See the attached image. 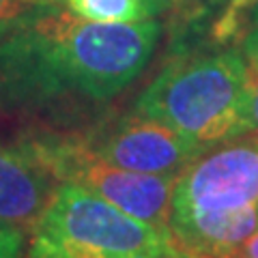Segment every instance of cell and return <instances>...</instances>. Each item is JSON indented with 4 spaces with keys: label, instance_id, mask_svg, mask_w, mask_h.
Instances as JSON below:
<instances>
[{
    "label": "cell",
    "instance_id": "5b68a950",
    "mask_svg": "<svg viewBox=\"0 0 258 258\" xmlns=\"http://www.w3.org/2000/svg\"><path fill=\"white\" fill-rule=\"evenodd\" d=\"M60 183H74L101 196L120 211L170 232L176 176L112 166L93 155L78 134L30 132L20 140Z\"/></svg>",
    "mask_w": 258,
    "mask_h": 258
},
{
    "label": "cell",
    "instance_id": "30bf717a",
    "mask_svg": "<svg viewBox=\"0 0 258 258\" xmlns=\"http://www.w3.org/2000/svg\"><path fill=\"white\" fill-rule=\"evenodd\" d=\"M247 82H245V106H243V129L258 132V58H245Z\"/></svg>",
    "mask_w": 258,
    "mask_h": 258
},
{
    "label": "cell",
    "instance_id": "8992f818",
    "mask_svg": "<svg viewBox=\"0 0 258 258\" xmlns=\"http://www.w3.org/2000/svg\"><path fill=\"white\" fill-rule=\"evenodd\" d=\"M80 138L93 155L112 166L161 176H179L207 149L170 125L134 110Z\"/></svg>",
    "mask_w": 258,
    "mask_h": 258
},
{
    "label": "cell",
    "instance_id": "277c9868",
    "mask_svg": "<svg viewBox=\"0 0 258 258\" xmlns=\"http://www.w3.org/2000/svg\"><path fill=\"white\" fill-rule=\"evenodd\" d=\"M30 243L58 258H174L181 249L172 232L74 183L58 185Z\"/></svg>",
    "mask_w": 258,
    "mask_h": 258
},
{
    "label": "cell",
    "instance_id": "6da1fadb",
    "mask_svg": "<svg viewBox=\"0 0 258 258\" xmlns=\"http://www.w3.org/2000/svg\"><path fill=\"white\" fill-rule=\"evenodd\" d=\"M159 37L153 18L88 22L62 0H43L0 37V108L32 114L64 101L106 103L149 67Z\"/></svg>",
    "mask_w": 258,
    "mask_h": 258
},
{
    "label": "cell",
    "instance_id": "5bb4252c",
    "mask_svg": "<svg viewBox=\"0 0 258 258\" xmlns=\"http://www.w3.org/2000/svg\"><path fill=\"white\" fill-rule=\"evenodd\" d=\"M232 258H258V230H254L252 235L241 243V247L237 249Z\"/></svg>",
    "mask_w": 258,
    "mask_h": 258
},
{
    "label": "cell",
    "instance_id": "9a60e30c",
    "mask_svg": "<svg viewBox=\"0 0 258 258\" xmlns=\"http://www.w3.org/2000/svg\"><path fill=\"white\" fill-rule=\"evenodd\" d=\"M24 258H58V256H52V254H47V252H43V249H39L37 245H32V243H30L28 252L24 254Z\"/></svg>",
    "mask_w": 258,
    "mask_h": 258
},
{
    "label": "cell",
    "instance_id": "3957f363",
    "mask_svg": "<svg viewBox=\"0 0 258 258\" xmlns=\"http://www.w3.org/2000/svg\"><path fill=\"white\" fill-rule=\"evenodd\" d=\"M245 82L247 64L239 47L176 58L140 93L134 112L211 147L245 134Z\"/></svg>",
    "mask_w": 258,
    "mask_h": 258
},
{
    "label": "cell",
    "instance_id": "52a82bcc",
    "mask_svg": "<svg viewBox=\"0 0 258 258\" xmlns=\"http://www.w3.org/2000/svg\"><path fill=\"white\" fill-rule=\"evenodd\" d=\"M58 185L60 181L22 142L0 140V224L32 232Z\"/></svg>",
    "mask_w": 258,
    "mask_h": 258
},
{
    "label": "cell",
    "instance_id": "7c38bea8",
    "mask_svg": "<svg viewBox=\"0 0 258 258\" xmlns=\"http://www.w3.org/2000/svg\"><path fill=\"white\" fill-rule=\"evenodd\" d=\"M26 232L9 224H0V258H24Z\"/></svg>",
    "mask_w": 258,
    "mask_h": 258
},
{
    "label": "cell",
    "instance_id": "2e32d148",
    "mask_svg": "<svg viewBox=\"0 0 258 258\" xmlns=\"http://www.w3.org/2000/svg\"><path fill=\"white\" fill-rule=\"evenodd\" d=\"M174 258H198V256H194V254H189V252H185V249L181 247V249H179V254H176Z\"/></svg>",
    "mask_w": 258,
    "mask_h": 258
},
{
    "label": "cell",
    "instance_id": "7a4b0ae2",
    "mask_svg": "<svg viewBox=\"0 0 258 258\" xmlns=\"http://www.w3.org/2000/svg\"><path fill=\"white\" fill-rule=\"evenodd\" d=\"M258 230V132L207 147L176 176L174 241L198 258H232Z\"/></svg>",
    "mask_w": 258,
    "mask_h": 258
},
{
    "label": "cell",
    "instance_id": "4fadbf2b",
    "mask_svg": "<svg viewBox=\"0 0 258 258\" xmlns=\"http://www.w3.org/2000/svg\"><path fill=\"white\" fill-rule=\"evenodd\" d=\"M239 50L245 58H258V7L249 11L243 32L239 37Z\"/></svg>",
    "mask_w": 258,
    "mask_h": 258
},
{
    "label": "cell",
    "instance_id": "9c48e42d",
    "mask_svg": "<svg viewBox=\"0 0 258 258\" xmlns=\"http://www.w3.org/2000/svg\"><path fill=\"white\" fill-rule=\"evenodd\" d=\"M254 7H258V0H228L226 9L222 11V15L217 18L213 26L215 41L224 43V41H230V39L241 37L245 20Z\"/></svg>",
    "mask_w": 258,
    "mask_h": 258
},
{
    "label": "cell",
    "instance_id": "e0dca14e",
    "mask_svg": "<svg viewBox=\"0 0 258 258\" xmlns=\"http://www.w3.org/2000/svg\"><path fill=\"white\" fill-rule=\"evenodd\" d=\"M168 3H172V0H153V5L157 7V9H161L164 5H168Z\"/></svg>",
    "mask_w": 258,
    "mask_h": 258
},
{
    "label": "cell",
    "instance_id": "8fae6325",
    "mask_svg": "<svg viewBox=\"0 0 258 258\" xmlns=\"http://www.w3.org/2000/svg\"><path fill=\"white\" fill-rule=\"evenodd\" d=\"M43 0H0V37L28 18Z\"/></svg>",
    "mask_w": 258,
    "mask_h": 258
},
{
    "label": "cell",
    "instance_id": "ba28073f",
    "mask_svg": "<svg viewBox=\"0 0 258 258\" xmlns=\"http://www.w3.org/2000/svg\"><path fill=\"white\" fill-rule=\"evenodd\" d=\"M62 5L78 18L103 24L142 22L157 11L153 0H62Z\"/></svg>",
    "mask_w": 258,
    "mask_h": 258
}]
</instances>
